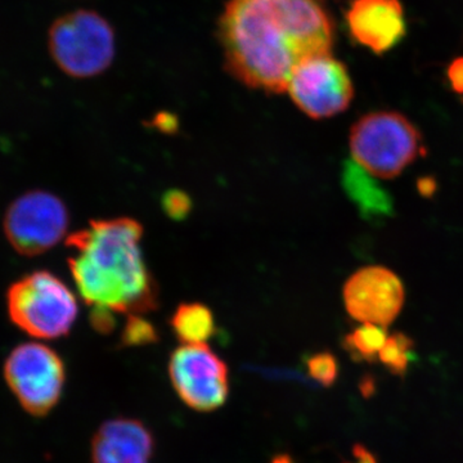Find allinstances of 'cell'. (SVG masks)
I'll return each mask as SVG.
<instances>
[{"label": "cell", "mask_w": 463, "mask_h": 463, "mask_svg": "<svg viewBox=\"0 0 463 463\" xmlns=\"http://www.w3.org/2000/svg\"><path fill=\"white\" fill-rule=\"evenodd\" d=\"M218 38L240 83L283 93L300 63L331 54L335 24L326 0H227Z\"/></svg>", "instance_id": "6da1fadb"}, {"label": "cell", "mask_w": 463, "mask_h": 463, "mask_svg": "<svg viewBox=\"0 0 463 463\" xmlns=\"http://www.w3.org/2000/svg\"><path fill=\"white\" fill-rule=\"evenodd\" d=\"M143 228L130 218L93 221L67 240L79 294L93 307L139 316L157 306V288L143 260Z\"/></svg>", "instance_id": "7a4b0ae2"}, {"label": "cell", "mask_w": 463, "mask_h": 463, "mask_svg": "<svg viewBox=\"0 0 463 463\" xmlns=\"http://www.w3.org/2000/svg\"><path fill=\"white\" fill-rule=\"evenodd\" d=\"M350 151L374 178L392 179L421 154V133L398 112H373L350 130Z\"/></svg>", "instance_id": "3957f363"}, {"label": "cell", "mask_w": 463, "mask_h": 463, "mask_svg": "<svg viewBox=\"0 0 463 463\" xmlns=\"http://www.w3.org/2000/svg\"><path fill=\"white\" fill-rule=\"evenodd\" d=\"M9 318L30 336L52 340L66 336L78 317L71 289L53 273L33 272L8 289Z\"/></svg>", "instance_id": "277c9868"}, {"label": "cell", "mask_w": 463, "mask_h": 463, "mask_svg": "<svg viewBox=\"0 0 463 463\" xmlns=\"http://www.w3.org/2000/svg\"><path fill=\"white\" fill-rule=\"evenodd\" d=\"M48 44L54 62L74 78L102 74L116 51L115 32L109 21L85 9L58 18L51 27Z\"/></svg>", "instance_id": "5b68a950"}, {"label": "cell", "mask_w": 463, "mask_h": 463, "mask_svg": "<svg viewBox=\"0 0 463 463\" xmlns=\"http://www.w3.org/2000/svg\"><path fill=\"white\" fill-rule=\"evenodd\" d=\"M5 379L27 413L44 417L62 397L65 364L51 347L26 343L9 354L5 364Z\"/></svg>", "instance_id": "8992f818"}, {"label": "cell", "mask_w": 463, "mask_h": 463, "mask_svg": "<svg viewBox=\"0 0 463 463\" xmlns=\"http://www.w3.org/2000/svg\"><path fill=\"white\" fill-rule=\"evenodd\" d=\"M3 227L18 254L36 257L65 237L69 212L63 201L50 192H27L8 207Z\"/></svg>", "instance_id": "52a82bcc"}, {"label": "cell", "mask_w": 463, "mask_h": 463, "mask_svg": "<svg viewBox=\"0 0 463 463\" xmlns=\"http://www.w3.org/2000/svg\"><path fill=\"white\" fill-rule=\"evenodd\" d=\"M169 377L178 397L197 412H213L230 395V371L206 344H184L169 359Z\"/></svg>", "instance_id": "ba28073f"}, {"label": "cell", "mask_w": 463, "mask_h": 463, "mask_svg": "<svg viewBox=\"0 0 463 463\" xmlns=\"http://www.w3.org/2000/svg\"><path fill=\"white\" fill-rule=\"evenodd\" d=\"M288 91L295 105L313 118L341 114L354 97L346 66L331 54L300 63L289 79Z\"/></svg>", "instance_id": "9c48e42d"}, {"label": "cell", "mask_w": 463, "mask_h": 463, "mask_svg": "<svg viewBox=\"0 0 463 463\" xmlns=\"http://www.w3.org/2000/svg\"><path fill=\"white\" fill-rule=\"evenodd\" d=\"M343 297L350 317L386 328L402 312L404 286L388 268L365 267L349 277Z\"/></svg>", "instance_id": "30bf717a"}, {"label": "cell", "mask_w": 463, "mask_h": 463, "mask_svg": "<svg viewBox=\"0 0 463 463\" xmlns=\"http://www.w3.org/2000/svg\"><path fill=\"white\" fill-rule=\"evenodd\" d=\"M345 23L353 41L379 56L394 50L407 35L401 0H352Z\"/></svg>", "instance_id": "8fae6325"}, {"label": "cell", "mask_w": 463, "mask_h": 463, "mask_svg": "<svg viewBox=\"0 0 463 463\" xmlns=\"http://www.w3.org/2000/svg\"><path fill=\"white\" fill-rule=\"evenodd\" d=\"M154 453V434L134 419L102 423L91 441L93 463H151Z\"/></svg>", "instance_id": "7c38bea8"}, {"label": "cell", "mask_w": 463, "mask_h": 463, "mask_svg": "<svg viewBox=\"0 0 463 463\" xmlns=\"http://www.w3.org/2000/svg\"><path fill=\"white\" fill-rule=\"evenodd\" d=\"M355 161H347L344 166L343 183L347 196L361 209L364 216H388L392 213V199Z\"/></svg>", "instance_id": "4fadbf2b"}, {"label": "cell", "mask_w": 463, "mask_h": 463, "mask_svg": "<svg viewBox=\"0 0 463 463\" xmlns=\"http://www.w3.org/2000/svg\"><path fill=\"white\" fill-rule=\"evenodd\" d=\"M170 323L176 337L184 344H205L216 330L212 310L200 303L182 304Z\"/></svg>", "instance_id": "5bb4252c"}, {"label": "cell", "mask_w": 463, "mask_h": 463, "mask_svg": "<svg viewBox=\"0 0 463 463\" xmlns=\"http://www.w3.org/2000/svg\"><path fill=\"white\" fill-rule=\"evenodd\" d=\"M388 337L385 327L373 325V323H364L352 334L346 335L344 346L355 361L374 364L379 361L380 352Z\"/></svg>", "instance_id": "9a60e30c"}, {"label": "cell", "mask_w": 463, "mask_h": 463, "mask_svg": "<svg viewBox=\"0 0 463 463\" xmlns=\"http://www.w3.org/2000/svg\"><path fill=\"white\" fill-rule=\"evenodd\" d=\"M413 341L404 334H392L379 354V362L392 374L403 376L412 361Z\"/></svg>", "instance_id": "2e32d148"}, {"label": "cell", "mask_w": 463, "mask_h": 463, "mask_svg": "<svg viewBox=\"0 0 463 463\" xmlns=\"http://www.w3.org/2000/svg\"><path fill=\"white\" fill-rule=\"evenodd\" d=\"M157 340L156 328L138 316H130L121 334V344L124 346L149 345L156 343Z\"/></svg>", "instance_id": "e0dca14e"}, {"label": "cell", "mask_w": 463, "mask_h": 463, "mask_svg": "<svg viewBox=\"0 0 463 463\" xmlns=\"http://www.w3.org/2000/svg\"><path fill=\"white\" fill-rule=\"evenodd\" d=\"M307 365L309 376L326 388L334 385L339 374V364L331 353H317L307 359Z\"/></svg>", "instance_id": "ac0fdd59"}, {"label": "cell", "mask_w": 463, "mask_h": 463, "mask_svg": "<svg viewBox=\"0 0 463 463\" xmlns=\"http://www.w3.org/2000/svg\"><path fill=\"white\" fill-rule=\"evenodd\" d=\"M163 207L167 216L175 221H182L190 214L192 203L184 192L172 190L164 194Z\"/></svg>", "instance_id": "d6986e66"}, {"label": "cell", "mask_w": 463, "mask_h": 463, "mask_svg": "<svg viewBox=\"0 0 463 463\" xmlns=\"http://www.w3.org/2000/svg\"><path fill=\"white\" fill-rule=\"evenodd\" d=\"M114 312L105 309V307H93L90 315L91 325L94 330L102 332V334H109L114 330Z\"/></svg>", "instance_id": "ffe728a7"}, {"label": "cell", "mask_w": 463, "mask_h": 463, "mask_svg": "<svg viewBox=\"0 0 463 463\" xmlns=\"http://www.w3.org/2000/svg\"><path fill=\"white\" fill-rule=\"evenodd\" d=\"M448 79L453 90L463 94V57L456 58L448 67Z\"/></svg>", "instance_id": "44dd1931"}, {"label": "cell", "mask_w": 463, "mask_h": 463, "mask_svg": "<svg viewBox=\"0 0 463 463\" xmlns=\"http://www.w3.org/2000/svg\"><path fill=\"white\" fill-rule=\"evenodd\" d=\"M346 463H377V461L367 448L362 444H355L353 447V461Z\"/></svg>", "instance_id": "7402d4cb"}, {"label": "cell", "mask_w": 463, "mask_h": 463, "mask_svg": "<svg viewBox=\"0 0 463 463\" xmlns=\"http://www.w3.org/2000/svg\"><path fill=\"white\" fill-rule=\"evenodd\" d=\"M155 127H157L158 129L163 130V132H173L176 127L175 118L169 114L158 115L157 118H155Z\"/></svg>", "instance_id": "603a6c76"}, {"label": "cell", "mask_w": 463, "mask_h": 463, "mask_svg": "<svg viewBox=\"0 0 463 463\" xmlns=\"http://www.w3.org/2000/svg\"><path fill=\"white\" fill-rule=\"evenodd\" d=\"M270 463H295L288 455H279L274 457Z\"/></svg>", "instance_id": "cb8c5ba5"}]
</instances>
